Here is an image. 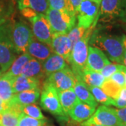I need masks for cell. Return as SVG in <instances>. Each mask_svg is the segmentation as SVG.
<instances>
[{
  "label": "cell",
  "mask_w": 126,
  "mask_h": 126,
  "mask_svg": "<svg viewBox=\"0 0 126 126\" xmlns=\"http://www.w3.org/2000/svg\"><path fill=\"white\" fill-rule=\"evenodd\" d=\"M46 16L55 34H67L76 25L77 16L67 11L48 9Z\"/></svg>",
  "instance_id": "cell-5"
},
{
  "label": "cell",
  "mask_w": 126,
  "mask_h": 126,
  "mask_svg": "<svg viewBox=\"0 0 126 126\" xmlns=\"http://www.w3.org/2000/svg\"><path fill=\"white\" fill-rule=\"evenodd\" d=\"M73 90L79 101L88 104L94 108L97 107L98 103L96 102L93 95L90 93L88 86L81 79H77V83L74 86Z\"/></svg>",
  "instance_id": "cell-19"
},
{
  "label": "cell",
  "mask_w": 126,
  "mask_h": 126,
  "mask_svg": "<svg viewBox=\"0 0 126 126\" xmlns=\"http://www.w3.org/2000/svg\"><path fill=\"white\" fill-rule=\"evenodd\" d=\"M49 9L67 11L77 16L69 0H48Z\"/></svg>",
  "instance_id": "cell-30"
},
{
  "label": "cell",
  "mask_w": 126,
  "mask_h": 126,
  "mask_svg": "<svg viewBox=\"0 0 126 126\" xmlns=\"http://www.w3.org/2000/svg\"><path fill=\"white\" fill-rule=\"evenodd\" d=\"M9 104L5 102L3 99L0 98V113H2L4 111H5L6 109L9 108Z\"/></svg>",
  "instance_id": "cell-39"
},
{
  "label": "cell",
  "mask_w": 126,
  "mask_h": 126,
  "mask_svg": "<svg viewBox=\"0 0 126 126\" xmlns=\"http://www.w3.org/2000/svg\"><path fill=\"white\" fill-rule=\"evenodd\" d=\"M21 105L9 103V108L1 113L0 126H17L20 115L22 113Z\"/></svg>",
  "instance_id": "cell-17"
},
{
  "label": "cell",
  "mask_w": 126,
  "mask_h": 126,
  "mask_svg": "<svg viewBox=\"0 0 126 126\" xmlns=\"http://www.w3.org/2000/svg\"><path fill=\"white\" fill-rule=\"evenodd\" d=\"M124 126V125H122V124H119V125H118V126Z\"/></svg>",
  "instance_id": "cell-43"
},
{
  "label": "cell",
  "mask_w": 126,
  "mask_h": 126,
  "mask_svg": "<svg viewBox=\"0 0 126 126\" xmlns=\"http://www.w3.org/2000/svg\"><path fill=\"white\" fill-rule=\"evenodd\" d=\"M34 36L30 26L24 22H14L12 39L15 48L18 54L26 53L27 46Z\"/></svg>",
  "instance_id": "cell-9"
},
{
  "label": "cell",
  "mask_w": 126,
  "mask_h": 126,
  "mask_svg": "<svg viewBox=\"0 0 126 126\" xmlns=\"http://www.w3.org/2000/svg\"><path fill=\"white\" fill-rule=\"evenodd\" d=\"M87 30L77 25L72 28L71 31L68 33L67 36L69 37V39L71 41V42H72L73 47H74V46L76 44L77 41H79L83 36H84Z\"/></svg>",
  "instance_id": "cell-33"
},
{
  "label": "cell",
  "mask_w": 126,
  "mask_h": 126,
  "mask_svg": "<svg viewBox=\"0 0 126 126\" xmlns=\"http://www.w3.org/2000/svg\"><path fill=\"white\" fill-rule=\"evenodd\" d=\"M40 97V90H26L14 94L10 103L18 104L24 106L35 104Z\"/></svg>",
  "instance_id": "cell-21"
},
{
  "label": "cell",
  "mask_w": 126,
  "mask_h": 126,
  "mask_svg": "<svg viewBox=\"0 0 126 126\" xmlns=\"http://www.w3.org/2000/svg\"><path fill=\"white\" fill-rule=\"evenodd\" d=\"M14 12V5L10 0H0V25L9 20Z\"/></svg>",
  "instance_id": "cell-27"
},
{
  "label": "cell",
  "mask_w": 126,
  "mask_h": 126,
  "mask_svg": "<svg viewBox=\"0 0 126 126\" xmlns=\"http://www.w3.org/2000/svg\"><path fill=\"white\" fill-rule=\"evenodd\" d=\"M21 76L36 79L41 81L42 79L45 78V73L42 66V62L39 61L34 58H31L23 68Z\"/></svg>",
  "instance_id": "cell-20"
},
{
  "label": "cell",
  "mask_w": 126,
  "mask_h": 126,
  "mask_svg": "<svg viewBox=\"0 0 126 126\" xmlns=\"http://www.w3.org/2000/svg\"><path fill=\"white\" fill-rule=\"evenodd\" d=\"M96 108L88 104L79 101L68 113V116L74 121L83 123L88 120L94 113Z\"/></svg>",
  "instance_id": "cell-15"
},
{
  "label": "cell",
  "mask_w": 126,
  "mask_h": 126,
  "mask_svg": "<svg viewBox=\"0 0 126 126\" xmlns=\"http://www.w3.org/2000/svg\"><path fill=\"white\" fill-rule=\"evenodd\" d=\"M123 71L125 74V77H126V67L123 65Z\"/></svg>",
  "instance_id": "cell-42"
},
{
  "label": "cell",
  "mask_w": 126,
  "mask_h": 126,
  "mask_svg": "<svg viewBox=\"0 0 126 126\" xmlns=\"http://www.w3.org/2000/svg\"><path fill=\"white\" fill-rule=\"evenodd\" d=\"M102 0H83L77 14V25L88 29L95 27L99 15Z\"/></svg>",
  "instance_id": "cell-4"
},
{
  "label": "cell",
  "mask_w": 126,
  "mask_h": 126,
  "mask_svg": "<svg viewBox=\"0 0 126 126\" xmlns=\"http://www.w3.org/2000/svg\"><path fill=\"white\" fill-rule=\"evenodd\" d=\"M50 46L54 53L62 56L69 62L73 49V46L67 34H54Z\"/></svg>",
  "instance_id": "cell-12"
},
{
  "label": "cell",
  "mask_w": 126,
  "mask_h": 126,
  "mask_svg": "<svg viewBox=\"0 0 126 126\" xmlns=\"http://www.w3.org/2000/svg\"><path fill=\"white\" fill-rule=\"evenodd\" d=\"M41 81L23 76H18L13 82V90L14 94L31 90H40V86Z\"/></svg>",
  "instance_id": "cell-18"
},
{
  "label": "cell",
  "mask_w": 126,
  "mask_h": 126,
  "mask_svg": "<svg viewBox=\"0 0 126 126\" xmlns=\"http://www.w3.org/2000/svg\"><path fill=\"white\" fill-rule=\"evenodd\" d=\"M86 121L102 126H117L121 124L115 109L104 105L97 109L93 116Z\"/></svg>",
  "instance_id": "cell-11"
},
{
  "label": "cell",
  "mask_w": 126,
  "mask_h": 126,
  "mask_svg": "<svg viewBox=\"0 0 126 126\" xmlns=\"http://www.w3.org/2000/svg\"><path fill=\"white\" fill-rule=\"evenodd\" d=\"M116 20L126 21V0H102L97 22Z\"/></svg>",
  "instance_id": "cell-6"
},
{
  "label": "cell",
  "mask_w": 126,
  "mask_h": 126,
  "mask_svg": "<svg viewBox=\"0 0 126 126\" xmlns=\"http://www.w3.org/2000/svg\"><path fill=\"white\" fill-rule=\"evenodd\" d=\"M28 20L32 24V31L34 38L50 45L55 33L45 14H36Z\"/></svg>",
  "instance_id": "cell-8"
},
{
  "label": "cell",
  "mask_w": 126,
  "mask_h": 126,
  "mask_svg": "<svg viewBox=\"0 0 126 126\" xmlns=\"http://www.w3.org/2000/svg\"><path fill=\"white\" fill-rule=\"evenodd\" d=\"M40 104L44 109L53 115L67 120V114L64 111L60 102L58 92L53 86L44 84L40 98Z\"/></svg>",
  "instance_id": "cell-7"
},
{
  "label": "cell",
  "mask_w": 126,
  "mask_h": 126,
  "mask_svg": "<svg viewBox=\"0 0 126 126\" xmlns=\"http://www.w3.org/2000/svg\"><path fill=\"white\" fill-rule=\"evenodd\" d=\"M79 79H81L88 86L99 88H101L106 80L100 72L91 70L87 67V66L83 70Z\"/></svg>",
  "instance_id": "cell-23"
},
{
  "label": "cell",
  "mask_w": 126,
  "mask_h": 126,
  "mask_svg": "<svg viewBox=\"0 0 126 126\" xmlns=\"http://www.w3.org/2000/svg\"><path fill=\"white\" fill-rule=\"evenodd\" d=\"M77 79L70 67L53 73L46 78L44 84L53 86L58 92L73 89Z\"/></svg>",
  "instance_id": "cell-10"
},
{
  "label": "cell",
  "mask_w": 126,
  "mask_h": 126,
  "mask_svg": "<svg viewBox=\"0 0 126 126\" xmlns=\"http://www.w3.org/2000/svg\"><path fill=\"white\" fill-rule=\"evenodd\" d=\"M58 96L63 110L67 115L69 111L79 101L73 89L59 91Z\"/></svg>",
  "instance_id": "cell-26"
},
{
  "label": "cell",
  "mask_w": 126,
  "mask_h": 126,
  "mask_svg": "<svg viewBox=\"0 0 126 126\" xmlns=\"http://www.w3.org/2000/svg\"><path fill=\"white\" fill-rule=\"evenodd\" d=\"M14 79L8 77L4 73L0 74V98L8 104L10 103L14 94Z\"/></svg>",
  "instance_id": "cell-24"
},
{
  "label": "cell",
  "mask_w": 126,
  "mask_h": 126,
  "mask_svg": "<svg viewBox=\"0 0 126 126\" xmlns=\"http://www.w3.org/2000/svg\"><path fill=\"white\" fill-rule=\"evenodd\" d=\"M123 67V64L110 63L104 67L103 69L100 71V73L105 78V79H109L114 73H116L118 71L122 70Z\"/></svg>",
  "instance_id": "cell-34"
},
{
  "label": "cell",
  "mask_w": 126,
  "mask_h": 126,
  "mask_svg": "<svg viewBox=\"0 0 126 126\" xmlns=\"http://www.w3.org/2000/svg\"><path fill=\"white\" fill-rule=\"evenodd\" d=\"M82 126H100V125H97V124H94V123H90L88 122L87 121H84L83 123H81Z\"/></svg>",
  "instance_id": "cell-41"
},
{
  "label": "cell",
  "mask_w": 126,
  "mask_h": 126,
  "mask_svg": "<svg viewBox=\"0 0 126 126\" xmlns=\"http://www.w3.org/2000/svg\"><path fill=\"white\" fill-rule=\"evenodd\" d=\"M115 111L120 123L126 126V108L115 109Z\"/></svg>",
  "instance_id": "cell-37"
},
{
  "label": "cell",
  "mask_w": 126,
  "mask_h": 126,
  "mask_svg": "<svg viewBox=\"0 0 126 126\" xmlns=\"http://www.w3.org/2000/svg\"><path fill=\"white\" fill-rule=\"evenodd\" d=\"M21 109H22V113H25V115H27L30 117L39 119V120L46 119L41 112V109L35 104H31L22 106Z\"/></svg>",
  "instance_id": "cell-31"
},
{
  "label": "cell",
  "mask_w": 126,
  "mask_h": 126,
  "mask_svg": "<svg viewBox=\"0 0 126 126\" xmlns=\"http://www.w3.org/2000/svg\"><path fill=\"white\" fill-rule=\"evenodd\" d=\"M83 0H69V1L70 2V4L72 5V6L73 7V9L74 10L76 14H77V12L79 11V8L80 6L81 1Z\"/></svg>",
  "instance_id": "cell-38"
},
{
  "label": "cell",
  "mask_w": 126,
  "mask_h": 126,
  "mask_svg": "<svg viewBox=\"0 0 126 126\" xmlns=\"http://www.w3.org/2000/svg\"><path fill=\"white\" fill-rule=\"evenodd\" d=\"M14 24V20L10 19L0 25V69L1 74L8 71L19 56L12 39Z\"/></svg>",
  "instance_id": "cell-2"
},
{
  "label": "cell",
  "mask_w": 126,
  "mask_h": 126,
  "mask_svg": "<svg viewBox=\"0 0 126 126\" xmlns=\"http://www.w3.org/2000/svg\"><path fill=\"white\" fill-rule=\"evenodd\" d=\"M124 36L110 34H94L92 36V46L100 49L109 60L123 64L125 47Z\"/></svg>",
  "instance_id": "cell-1"
},
{
  "label": "cell",
  "mask_w": 126,
  "mask_h": 126,
  "mask_svg": "<svg viewBox=\"0 0 126 126\" xmlns=\"http://www.w3.org/2000/svg\"><path fill=\"white\" fill-rule=\"evenodd\" d=\"M18 6L20 11L28 9L45 15L49 9L48 0H18Z\"/></svg>",
  "instance_id": "cell-22"
},
{
  "label": "cell",
  "mask_w": 126,
  "mask_h": 126,
  "mask_svg": "<svg viewBox=\"0 0 126 126\" xmlns=\"http://www.w3.org/2000/svg\"><path fill=\"white\" fill-rule=\"evenodd\" d=\"M90 27L86 30L84 36L74 46L72 53L69 60V64L72 72L75 74L77 79H79L83 70L87 66V58L88 54L89 41L93 34V29Z\"/></svg>",
  "instance_id": "cell-3"
},
{
  "label": "cell",
  "mask_w": 126,
  "mask_h": 126,
  "mask_svg": "<svg viewBox=\"0 0 126 126\" xmlns=\"http://www.w3.org/2000/svg\"><path fill=\"white\" fill-rule=\"evenodd\" d=\"M125 23H126V21H125Z\"/></svg>",
  "instance_id": "cell-46"
},
{
  "label": "cell",
  "mask_w": 126,
  "mask_h": 126,
  "mask_svg": "<svg viewBox=\"0 0 126 126\" xmlns=\"http://www.w3.org/2000/svg\"><path fill=\"white\" fill-rule=\"evenodd\" d=\"M113 106L118 109L126 108V87L121 88L118 97L114 99Z\"/></svg>",
  "instance_id": "cell-35"
},
{
  "label": "cell",
  "mask_w": 126,
  "mask_h": 126,
  "mask_svg": "<svg viewBox=\"0 0 126 126\" xmlns=\"http://www.w3.org/2000/svg\"><path fill=\"white\" fill-rule=\"evenodd\" d=\"M1 69H0V74H1Z\"/></svg>",
  "instance_id": "cell-45"
},
{
  "label": "cell",
  "mask_w": 126,
  "mask_h": 126,
  "mask_svg": "<svg viewBox=\"0 0 126 126\" xmlns=\"http://www.w3.org/2000/svg\"><path fill=\"white\" fill-rule=\"evenodd\" d=\"M47 123V119H36L30 117L22 113L20 115L17 126H44Z\"/></svg>",
  "instance_id": "cell-32"
},
{
  "label": "cell",
  "mask_w": 126,
  "mask_h": 126,
  "mask_svg": "<svg viewBox=\"0 0 126 126\" xmlns=\"http://www.w3.org/2000/svg\"><path fill=\"white\" fill-rule=\"evenodd\" d=\"M111 63L106 55L99 48L89 46L87 58V67L95 72H99Z\"/></svg>",
  "instance_id": "cell-14"
},
{
  "label": "cell",
  "mask_w": 126,
  "mask_h": 126,
  "mask_svg": "<svg viewBox=\"0 0 126 126\" xmlns=\"http://www.w3.org/2000/svg\"><path fill=\"white\" fill-rule=\"evenodd\" d=\"M101 88L109 97L113 99H116L118 97L122 88L109 79L104 81Z\"/></svg>",
  "instance_id": "cell-29"
},
{
  "label": "cell",
  "mask_w": 126,
  "mask_h": 126,
  "mask_svg": "<svg viewBox=\"0 0 126 126\" xmlns=\"http://www.w3.org/2000/svg\"><path fill=\"white\" fill-rule=\"evenodd\" d=\"M42 66L46 77L47 78L53 73L69 67V64L62 56L53 53L48 58L42 63Z\"/></svg>",
  "instance_id": "cell-16"
},
{
  "label": "cell",
  "mask_w": 126,
  "mask_h": 126,
  "mask_svg": "<svg viewBox=\"0 0 126 126\" xmlns=\"http://www.w3.org/2000/svg\"><path fill=\"white\" fill-rule=\"evenodd\" d=\"M26 53L32 58L36 59L42 63L48 58L53 53H54L49 44L41 42L34 37L27 46Z\"/></svg>",
  "instance_id": "cell-13"
},
{
  "label": "cell",
  "mask_w": 126,
  "mask_h": 126,
  "mask_svg": "<svg viewBox=\"0 0 126 126\" xmlns=\"http://www.w3.org/2000/svg\"><path fill=\"white\" fill-rule=\"evenodd\" d=\"M123 44H124V47H125V54H124V60H123V65L126 67V36H124Z\"/></svg>",
  "instance_id": "cell-40"
},
{
  "label": "cell",
  "mask_w": 126,
  "mask_h": 126,
  "mask_svg": "<svg viewBox=\"0 0 126 126\" xmlns=\"http://www.w3.org/2000/svg\"><path fill=\"white\" fill-rule=\"evenodd\" d=\"M31 58H32L30 55L27 54V53H22L16 59V60L11 66V67L9 68L8 71H6L4 74H6L8 77L15 79L17 77L21 75L23 68L25 67L26 64Z\"/></svg>",
  "instance_id": "cell-25"
},
{
  "label": "cell",
  "mask_w": 126,
  "mask_h": 126,
  "mask_svg": "<svg viewBox=\"0 0 126 126\" xmlns=\"http://www.w3.org/2000/svg\"><path fill=\"white\" fill-rule=\"evenodd\" d=\"M50 126V125H46V126Z\"/></svg>",
  "instance_id": "cell-44"
},
{
  "label": "cell",
  "mask_w": 126,
  "mask_h": 126,
  "mask_svg": "<svg viewBox=\"0 0 126 126\" xmlns=\"http://www.w3.org/2000/svg\"><path fill=\"white\" fill-rule=\"evenodd\" d=\"M109 79H111V81L116 83L117 85L121 86V88L126 87V77H125V74L123 71V69L114 73L112 76L110 77Z\"/></svg>",
  "instance_id": "cell-36"
},
{
  "label": "cell",
  "mask_w": 126,
  "mask_h": 126,
  "mask_svg": "<svg viewBox=\"0 0 126 126\" xmlns=\"http://www.w3.org/2000/svg\"><path fill=\"white\" fill-rule=\"evenodd\" d=\"M88 88L97 103L102 104L104 106H113L114 99L109 97L101 88L88 86Z\"/></svg>",
  "instance_id": "cell-28"
}]
</instances>
